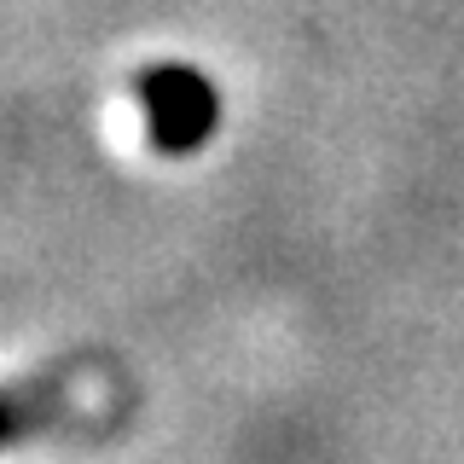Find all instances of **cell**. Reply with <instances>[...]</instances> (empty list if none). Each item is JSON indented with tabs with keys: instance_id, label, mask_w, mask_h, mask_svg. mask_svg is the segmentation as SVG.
Wrapping results in <instances>:
<instances>
[{
	"instance_id": "7a4b0ae2",
	"label": "cell",
	"mask_w": 464,
	"mask_h": 464,
	"mask_svg": "<svg viewBox=\"0 0 464 464\" xmlns=\"http://www.w3.org/2000/svg\"><path fill=\"white\" fill-rule=\"evenodd\" d=\"M76 406H70L64 389L47 383H24V389H0V447H18L29 435H47L58 424H70Z\"/></svg>"
},
{
	"instance_id": "6da1fadb",
	"label": "cell",
	"mask_w": 464,
	"mask_h": 464,
	"mask_svg": "<svg viewBox=\"0 0 464 464\" xmlns=\"http://www.w3.org/2000/svg\"><path fill=\"white\" fill-rule=\"evenodd\" d=\"M134 93L157 151H192L215 128V93L192 70H151V76H140Z\"/></svg>"
}]
</instances>
